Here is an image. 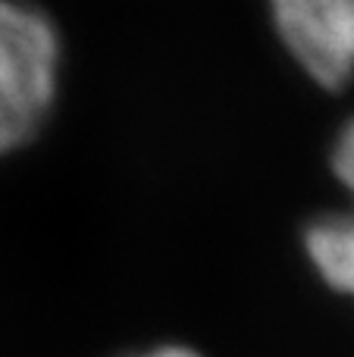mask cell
I'll return each instance as SVG.
<instances>
[{
  "instance_id": "obj_1",
  "label": "cell",
  "mask_w": 354,
  "mask_h": 357,
  "mask_svg": "<svg viewBox=\"0 0 354 357\" xmlns=\"http://www.w3.org/2000/svg\"><path fill=\"white\" fill-rule=\"evenodd\" d=\"M60 38L41 10L0 0V154L25 144L47 119Z\"/></svg>"
},
{
  "instance_id": "obj_2",
  "label": "cell",
  "mask_w": 354,
  "mask_h": 357,
  "mask_svg": "<svg viewBox=\"0 0 354 357\" xmlns=\"http://www.w3.org/2000/svg\"><path fill=\"white\" fill-rule=\"evenodd\" d=\"M273 22L292 56L323 88L354 75V0H270Z\"/></svg>"
},
{
  "instance_id": "obj_3",
  "label": "cell",
  "mask_w": 354,
  "mask_h": 357,
  "mask_svg": "<svg viewBox=\"0 0 354 357\" xmlns=\"http://www.w3.org/2000/svg\"><path fill=\"white\" fill-rule=\"evenodd\" d=\"M332 169L354 197V119L342 129L332 151ZM305 248L314 270L332 291L354 298V213L320 216L305 232Z\"/></svg>"
},
{
  "instance_id": "obj_4",
  "label": "cell",
  "mask_w": 354,
  "mask_h": 357,
  "mask_svg": "<svg viewBox=\"0 0 354 357\" xmlns=\"http://www.w3.org/2000/svg\"><path fill=\"white\" fill-rule=\"evenodd\" d=\"M141 357H201L198 351L192 348H179V345H163V348H154V351L141 354Z\"/></svg>"
}]
</instances>
